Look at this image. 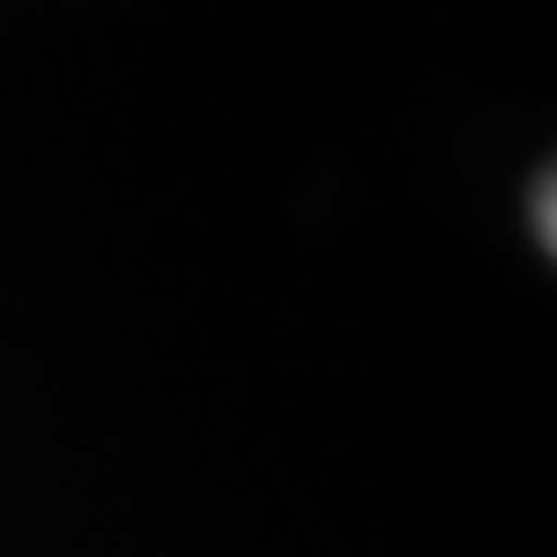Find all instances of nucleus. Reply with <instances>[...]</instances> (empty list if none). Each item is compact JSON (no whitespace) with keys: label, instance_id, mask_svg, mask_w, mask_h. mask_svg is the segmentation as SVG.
<instances>
[{"label":"nucleus","instance_id":"f257e3e1","mask_svg":"<svg viewBox=\"0 0 557 557\" xmlns=\"http://www.w3.org/2000/svg\"><path fill=\"white\" fill-rule=\"evenodd\" d=\"M550 195H557V175L537 182V243L544 249H557V202H550Z\"/></svg>","mask_w":557,"mask_h":557}]
</instances>
